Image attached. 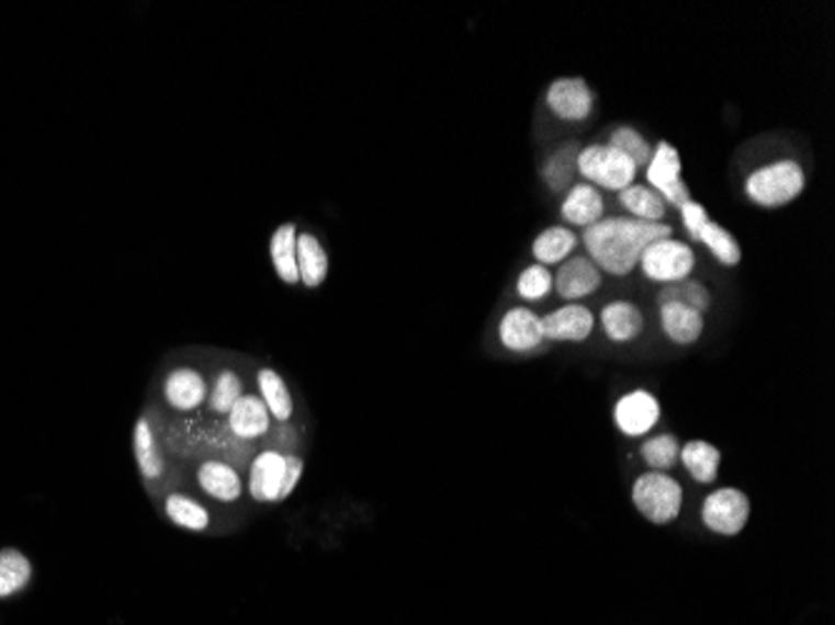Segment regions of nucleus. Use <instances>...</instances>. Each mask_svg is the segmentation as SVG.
Masks as SVG:
<instances>
[{
    "mask_svg": "<svg viewBox=\"0 0 835 625\" xmlns=\"http://www.w3.org/2000/svg\"><path fill=\"white\" fill-rule=\"evenodd\" d=\"M578 173L586 178V183L593 188L621 193L623 188L633 185L639 168H635L621 150L608 146V143H593V146L580 148Z\"/></svg>",
    "mask_w": 835,
    "mask_h": 625,
    "instance_id": "obj_4",
    "label": "nucleus"
},
{
    "mask_svg": "<svg viewBox=\"0 0 835 625\" xmlns=\"http://www.w3.org/2000/svg\"><path fill=\"white\" fill-rule=\"evenodd\" d=\"M285 478H289V453L266 448L250 461L246 493L263 505L283 503Z\"/></svg>",
    "mask_w": 835,
    "mask_h": 625,
    "instance_id": "obj_8",
    "label": "nucleus"
},
{
    "mask_svg": "<svg viewBox=\"0 0 835 625\" xmlns=\"http://www.w3.org/2000/svg\"><path fill=\"white\" fill-rule=\"evenodd\" d=\"M633 505L645 521L668 525L684 511V488L668 473H643L633 484Z\"/></svg>",
    "mask_w": 835,
    "mask_h": 625,
    "instance_id": "obj_3",
    "label": "nucleus"
},
{
    "mask_svg": "<svg viewBox=\"0 0 835 625\" xmlns=\"http://www.w3.org/2000/svg\"><path fill=\"white\" fill-rule=\"evenodd\" d=\"M600 283H603V273L586 255L568 258V261L561 263L558 273L553 275L555 293L568 303H578L593 296L600 288Z\"/></svg>",
    "mask_w": 835,
    "mask_h": 625,
    "instance_id": "obj_14",
    "label": "nucleus"
},
{
    "mask_svg": "<svg viewBox=\"0 0 835 625\" xmlns=\"http://www.w3.org/2000/svg\"><path fill=\"white\" fill-rule=\"evenodd\" d=\"M133 458H136V468L146 484H156L163 476V455H160L156 433H153V425L146 416H140L133 425Z\"/></svg>",
    "mask_w": 835,
    "mask_h": 625,
    "instance_id": "obj_24",
    "label": "nucleus"
},
{
    "mask_svg": "<svg viewBox=\"0 0 835 625\" xmlns=\"http://www.w3.org/2000/svg\"><path fill=\"white\" fill-rule=\"evenodd\" d=\"M246 396V380L240 378L238 371L233 368H218L211 380L208 400L205 406L213 416H228V410Z\"/></svg>",
    "mask_w": 835,
    "mask_h": 625,
    "instance_id": "obj_29",
    "label": "nucleus"
},
{
    "mask_svg": "<svg viewBox=\"0 0 835 625\" xmlns=\"http://www.w3.org/2000/svg\"><path fill=\"white\" fill-rule=\"evenodd\" d=\"M600 328L613 343H633L643 333L645 318L631 300H613L600 310Z\"/></svg>",
    "mask_w": 835,
    "mask_h": 625,
    "instance_id": "obj_18",
    "label": "nucleus"
},
{
    "mask_svg": "<svg viewBox=\"0 0 835 625\" xmlns=\"http://www.w3.org/2000/svg\"><path fill=\"white\" fill-rule=\"evenodd\" d=\"M641 455L653 473H668L680 458V443L670 433L653 435L641 445Z\"/></svg>",
    "mask_w": 835,
    "mask_h": 625,
    "instance_id": "obj_33",
    "label": "nucleus"
},
{
    "mask_svg": "<svg viewBox=\"0 0 835 625\" xmlns=\"http://www.w3.org/2000/svg\"><path fill=\"white\" fill-rule=\"evenodd\" d=\"M805 191V171L793 158L760 166L745 181V195L760 208H783Z\"/></svg>",
    "mask_w": 835,
    "mask_h": 625,
    "instance_id": "obj_2",
    "label": "nucleus"
},
{
    "mask_svg": "<svg viewBox=\"0 0 835 625\" xmlns=\"http://www.w3.org/2000/svg\"><path fill=\"white\" fill-rule=\"evenodd\" d=\"M645 178H648V188H653L673 208H680V205L693 201L690 188L684 181V160H680L678 148L668 140L653 146V156L645 166Z\"/></svg>",
    "mask_w": 835,
    "mask_h": 625,
    "instance_id": "obj_5",
    "label": "nucleus"
},
{
    "mask_svg": "<svg viewBox=\"0 0 835 625\" xmlns=\"http://www.w3.org/2000/svg\"><path fill=\"white\" fill-rule=\"evenodd\" d=\"M663 303H680V306L686 308L706 312L708 308H711L713 298H711V291L706 288V283L686 279V281L663 285L658 293V306H663Z\"/></svg>",
    "mask_w": 835,
    "mask_h": 625,
    "instance_id": "obj_32",
    "label": "nucleus"
},
{
    "mask_svg": "<svg viewBox=\"0 0 835 625\" xmlns=\"http://www.w3.org/2000/svg\"><path fill=\"white\" fill-rule=\"evenodd\" d=\"M295 250H298V273H301V285L303 288H320L323 283L328 279V253L326 246L320 243V238L311 230H298V243H295Z\"/></svg>",
    "mask_w": 835,
    "mask_h": 625,
    "instance_id": "obj_23",
    "label": "nucleus"
},
{
    "mask_svg": "<svg viewBox=\"0 0 835 625\" xmlns=\"http://www.w3.org/2000/svg\"><path fill=\"white\" fill-rule=\"evenodd\" d=\"M551 288H553V273L548 271L545 265H538V263L528 265L516 281L518 296L526 300H541L551 293Z\"/></svg>",
    "mask_w": 835,
    "mask_h": 625,
    "instance_id": "obj_35",
    "label": "nucleus"
},
{
    "mask_svg": "<svg viewBox=\"0 0 835 625\" xmlns=\"http://www.w3.org/2000/svg\"><path fill=\"white\" fill-rule=\"evenodd\" d=\"M748 518L751 500L738 488L713 490L703 500V508H700V521H703L706 529L715 535H725V538L743 533L745 525H748Z\"/></svg>",
    "mask_w": 835,
    "mask_h": 625,
    "instance_id": "obj_7",
    "label": "nucleus"
},
{
    "mask_svg": "<svg viewBox=\"0 0 835 625\" xmlns=\"http://www.w3.org/2000/svg\"><path fill=\"white\" fill-rule=\"evenodd\" d=\"M226 421L233 438H238V441L244 443H256L263 435L271 433L273 418L263 406V400L258 398V393H246V396L228 410Z\"/></svg>",
    "mask_w": 835,
    "mask_h": 625,
    "instance_id": "obj_15",
    "label": "nucleus"
},
{
    "mask_svg": "<svg viewBox=\"0 0 835 625\" xmlns=\"http://www.w3.org/2000/svg\"><path fill=\"white\" fill-rule=\"evenodd\" d=\"M673 226L668 223H648L631 216H613L598 220L586 228L583 246L588 258L598 265L600 273L625 279L639 268L645 248L661 238H670Z\"/></svg>",
    "mask_w": 835,
    "mask_h": 625,
    "instance_id": "obj_1",
    "label": "nucleus"
},
{
    "mask_svg": "<svg viewBox=\"0 0 835 625\" xmlns=\"http://www.w3.org/2000/svg\"><path fill=\"white\" fill-rule=\"evenodd\" d=\"M639 268L645 273V279L661 285L678 283L690 279V273H693L696 253L684 240H676L673 236L661 238L645 248Z\"/></svg>",
    "mask_w": 835,
    "mask_h": 625,
    "instance_id": "obj_6",
    "label": "nucleus"
},
{
    "mask_svg": "<svg viewBox=\"0 0 835 625\" xmlns=\"http://www.w3.org/2000/svg\"><path fill=\"white\" fill-rule=\"evenodd\" d=\"M608 146H613L616 150H621V154L631 160V163L635 168H645L648 166V160L653 156V146L648 140H645L639 130L631 128V125H621V128H616L613 133H610V140Z\"/></svg>",
    "mask_w": 835,
    "mask_h": 625,
    "instance_id": "obj_34",
    "label": "nucleus"
},
{
    "mask_svg": "<svg viewBox=\"0 0 835 625\" xmlns=\"http://www.w3.org/2000/svg\"><path fill=\"white\" fill-rule=\"evenodd\" d=\"M163 513L176 529L185 533H205L211 529L213 515L201 500L183 493V490H173L163 498Z\"/></svg>",
    "mask_w": 835,
    "mask_h": 625,
    "instance_id": "obj_22",
    "label": "nucleus"
},
{
    "mask_svg": "<svg viewBox=\"0 0 835 625\" xmlns=\"http://www.w3.org/2000/svg\"><path fill=\"white\" fill-rule=\"evenodd\" d=\"M33 580V562L18 548H0V601L23 593Z\"/></svg>",
    "mask_w": 835,
    "mask_h": 625,
    "instance_id": "obj_27",
    "label": "nucleus"
},
{
    "mask_svg": "<svg viewBox=\"0 0 835 625\" xmlns=\"http://www.w3.org/2000/svg\"><path fill=\"white\" fill-rule=\"evenodd\" d=\"M603 213H606L603 195H600L598 188H593L588 183L573 185L561 203L563 220L578 228L596 226L598 220H603Z\"/></svg>",
    "mask_w": 835,
    "mask_h": 625,
    "instance_id": "obj_17",
    "label": "nucleus"
},
{
    "mask_svg": "<svg viewBox=\"0 0 835 625\" xmlns=\"http://www.w3.org/2000/svg\"><path fill=\"white\" fill-rule=\"evenodd\" d=\"M545 103L555 118L580 123L593 113L596 95H593L590 86L583 78H558L548 86Z\"/></svg>",
    "mask_w": 835,
    "mask_h": 625,
    "instance_id": "obj_11",
    "label": "nucleus"
},
{
    "mask_svg": "<svg viewBox=\"0 0 835 625\" xmlns=\"http://www.w3.org/2000/svg\"><path fill=\"white\" fill-rule=\"evenodd\" d=\"M498 338L503 348H508V351L514 353H528L545 341L541 318H538L531 308L520 306L510 308L506 316L500 318Z\"/></svg>",
    "mask_w": 835,
    "mask_h": 625,
    "instance_id": "obj_16",
    "label": "nucleus"
},
{
    "mask_svg": "<svg viewBox=\"0 0 835 625\" xmlns=\"http://www.w3.org/2000/svg\"><path fill=\"white\" fill-rule=\"evenodd\" d=\"M680 463H684L688 476L700 486L713 484L718 478V468H721V451L708 441H688L680 448Z\"/></svg>",
    "mask_w": 835,
    "mask_h": 625,
    "instance_id": "obj_25",
    "label": "nucleus"
},
{
    "mask_svg": "<svg viewBox=\"0 0 835 625\" xmlns=\"http://www.w3.org/2000/svg\"><path fill=\"white\" fill-rule=\"evenodd\" d=\"M541 326L545 341L583 343L596 330V316L583 303H565L563 308H555L541 318Z\"/></svg>",
    "mask_w": 835,
    "mask_h": 625,
    "instance_id": "obj_13",
    "label": "nucleus"
},
{
    "mask_svg": "<svg viewBox=\"0 0 835 625\" xmlns=\"http://www.w3.org/2000/svg\"><path fill=\"white\" fill-rule=\"evenodd\" d=\"M298 230L301 228L295 226V223H283V226H278L273 230L271 243H268L273 271L278 275V281L285 285H301L298 250H295V243H298Z\"/></svg>",
    "mask_w": 835,
    "mask_h": 625,
    "instance_id": "obj_19",
    "label": "nucleus"
},
{
    "mask_svg": "<svg viewBox=\"0 0 835 625\" xmlns=\"http://www.w3.org/2000/svg\"><path fill=\"white\" fill-rule=\"evenodd\" d=\"M578 246V236L573 234L568 228L561 226H551L545 228L543 234H538L533 240V258L538 265H561L563 261H568L573 250Z\"/></svg>",
    "mask_w": 835,
    "mask_h": 625,
    "instance_id": "obj_26",
    "label": "nucleus"
},
{
    "mask_svg": "<svg viewBox=\"0 0 835 625\" xmlns=\"http://www.w3.org/2000/svg\"><path fill=\"white\" fill-rule=\"evenodd\" d=\"M618 203H621V208H625L631 218L648 220V223H663V216H666L668 211L666 201H663L653 188L641 185V183L623 188V191L618 193Z\"/></svg>",
    "mask_w": 835,
    "mask_h": 625,
    "instance_id": "obj_28",
    "label": "nucleus"
},
{
    "mask_svg": "<svg viewBox=\"0 0 835 625\" xmlns=\"http://www.w3.org/2000/svg\"><path fill=\"white\" fill-rule=\"evenodd\" d=\"M195 486L205 498L215 500V503L230 505L238 503L246 493V484L240 478L238 468H233L230 463L221 458H205L195 466Z\"/></svg>",
    "mask_w": 835,
    "mask_h": 625,
    "instance_id": "obj_10",
    "label": "nucleus"
},
{
    "mask_svg": "<svg viewBox=\"0 0 835 625\" xmlns=\"http://www.w3.org/2000/svg\"><path fill=\"white\" fill-rule=\"evenodd\" d=\"M208 388L211 380L205 378L201 368H195V365H176V368L166 373L160 393H163L166 406L176 410V413H195L208 400Z\"/></svg>",
    "mask_w": 835,
    "mask_h": 625,
    "instance_id": "obj_9",
    "label": "nucleus"
},
{
    "mask_svg": "<svg viewBox=\"0 0 835 625\" xmlns=\"http://www.w3.org/2000/svg\"><path fill=\"white\" fill-rule=\"evenodd\" d=\"M616 428L628 438L651 433L661 421V404L648 390H631L618 400L613 410Z\"/></svg>",
    "mask_w": 835,
    "mask_h": 625,
    "instance_id": "obj_12",
    "label": "nucleus"
},
{
    "mask_svg": "<svg viewBox=\"0 0 835 625\" xmlns=\"http://www.w3.org/2000/svg\"><path fill=\"white\" fill-rule=\"evenodd\" d=\"M678 211H680V218H684V226L688 230V236L696 240V234L700 230V226H703V223L711 218L708 216L706 205L698 203V201H688L686 205H680Z\"/></svg>",
    "mask_w": 835,
    "mask_h": 625,
    "instance_id": "obj_36",
    "label": "nucleus"
},
{
    "mask_svg": "<svg viewBox=\"0 0 835 625\" xmlns=\"http://www.w3.org/2000/svg\"><path fill=\"white\" fill-rule=\"evenodd\" d=\"M658 318L663 333L676 345L696 343L706 330L703 312L680 306V303H663L658 308Z\"/></svg>",
    "mask_w": 835,
    "mask_h": 625,
    "instance_id": "obj_20",
    "label": "nucleus"
},
{
    "mask_svg": "<svg viewBox=\"0 0 835 625\" xmlns=\"http://www.w3.org/2000/svg\"><path fill=\"white\" fill-rule=\"evenodd\" d=\"M696 240H698V243H703L708 250H711V255L721 265H725V268L741 265V261H743L741 243L733 238L731 230H725L721 226V223H715V220L708 218L703 223V226H700L698 234H696Z\"/></svg>",
    "mask_w": 835,
    "mask_h": 625,
    "instance_id": "obj_31",
    "label": "nucleus"
},
{
    "mask_svg": "<svg viewBox=\"0 0 835 625\" xmlns=\"http://www.w3.org/2000/svg\"><path fill=\"white\" fill-rule=\"evenodd\" d=\"M578 154L580 148L576 146V143H565V146L555 150V154L548 156L541 175H543V183L551 188L553 193L571 191L573 188V175L578 173Z\"/></svg>",
    "mask_w": 835,
    "mask_h": 625,
    "instance_id": "obj_30",
    "label": "nucleus"
},
{
    "mask_svg": "<svg viewBox=\"0 0 835 625\" xmlns=\"http://www.w3.org/2000/svg\"><path fill=\"white\" fill-rule=\"evenodd\" d=\"M256 388H258V398L263 400V406L268 408V413H271L273 421L283 425L291 423V418L295 413V404H293L289 383H285L283 375L275 368H268V365L266 368H258Z\"/></svg>",
    "mask_w": 835,
    "mask_h": 625,
    "instance_id": "obj_21",
    "label": "nucleus"
}]
</instances>
